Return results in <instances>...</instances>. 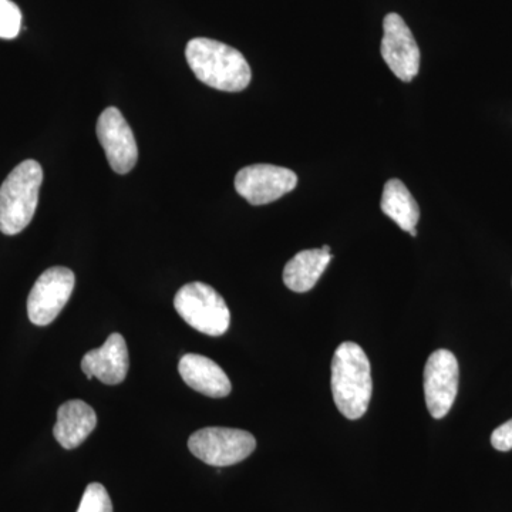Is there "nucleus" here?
<instances>
[{
	"label": "nucleus",
	"mask_w": 512,
	"mask_h": 512,
	"mask_svg": "<svg viewBox=\"0 0 512 512\" xmlns=\"http://www.w3.org/2000/svg\"><path fill=\"white\" fill-rule=\"evenodd\" d=\"M491 444L495 450L504 451V453L512 450V419L493 431Z\"/></svg>",
	"instance_id": "nucleus-18"
},
{
	"label": "nucleus",
	"mask_w": 512,
	"mask_h": 512,
	"mask_svg": "<svg viewBox=\"0 0 512 512\" xmlns=\"http://www.w3.org/2000/svg\"><path fill=\"white\" fill-rule=\"evenodd\" d=\"M333 400L340 414L349 420L365 416L372 399V367L362 346L343 342L332 360Z\"/></svg>",
	"instance_id": "nucleus-2"
},
{
	"label": "nucleus",
	"mask_w": 512,
	"mask_h": 512,
	"mask_svg": "<svg viewBox=\"0 0 512 512\" xmlns=\"http://www.w3.org/2000/svg\"><path fill=\"white\" fill-rule=\"evenodd\" d=\"M380 52L394 76L410 83L420 70V49L402 16L389 13L383 22Z\"/></svg>",
	"instance_id": "nucleus-9"
},
{
	"label": "nucleus",
	"mask_w": 512,
	"mask_h": 512,
	"mask_svg": "<svg viewBox=\"0 0 512 512\" xmlns=\"http://www.w3.org/2000/svg\"><path fill=\"white\" fill-rule=\"evenodd\" d=\"M97 426L96 412L83 400H70L60 406L53 434L66 450L82 446Z\"/></svg>",
	"instance_id": "nucleus-13"
},
{
	"label": "nucleus",
	"mask_w": 512,
	"mask_h": 512,
	"mask_svg": "<svg viewBox=\"0 0 512 512\" xmlns=\"http://www.w3.org/2000/svg\"><path fill=\"white\" fill-rule=\"evenodd\" d=\"M185 57L197 79L212 89L238 93L251 83V67L244 55L218 40L207 37L190 40Z\"/></svg>",
	"instance_id": "nucleus-1"
},
{
	"label": "nucleus",
	"mask_w": 512,
	"mask_h": 512,
	"mask_svg": "<svg viewBox=\"0 0 512 512\" xmlns=\"http://www.w3.org/2000/svg\"><path fill=\"white\" fill-rule=\"evenodd\" d=\"M22 28V12L12 0H0V39H15Z\"/></svg>",
	"instance_id": "nucleus-17"
},
{
	"label": "nucleus",
	"mask_w": 512,
	"mask_h": 512,
	"mask_svg": "<svg viewBox=\"0 0 512 512\" xmlns=\"http://www.w3.org/2000/svg\"><path fill=\"white\" fill-rule=\"evenodd\" d=\"M333 255L329 245L318 249H305L293 256L284 269L286 288L296 293L311 291L326 271Z\"/></svg>",
	"instance_id": "nucleus-14"
},
{
	"label": "nucleus",
	"mask_w": 512,
	"mask_h": 512,
	"mask_svg": "<svg viewBox=\"0 0 512 512\" xmlns=\"http://www.w3.org/2000/svg\"><path fill=\"white\" fill-rule=\"evenodd\" d=\"M174 308L192 329L208 336H222L231 323L227 302L212 286L202 282L184 285L174 298Z\"/></svg>",
	"instance_id": "nucleus-4"
},
{
	"label": "nucleus",
	"mask_w": 512,
	"mask_h": 512,
	"mask_svg": "<svg viewBox=\"0 0 512 512\" xmlns=\"http://www.w3.org/2000/svg\"><path fill=\"white\" fill-rule=\"evenodd\" d=\"M460 367L450 350L431 353L424 367V396L431 417L443 419L450 412L458 393Z\"/></svg>",
	"instance_id": "nucleus-7"
},
{
	"label": "nucleus",
	"mask_w": 512,
	"mask_h": 512,
	"mask_svg": "<svg viewBox=\"0 0 512 512\" xmlns=\"http://www.w3.org/2000/svg\"><path fill=\"white\" fill-rule=\"evenodd\" d=\"M298 185V175L285 167L254 164L242 168L235 177V190L251 205L271 204Z\"/></svg>",
	"instance_id": "nucleus-8"
},
{
	"label": "nucleus",
	"mask_w": 512,
	"mask_h": 512,
	"mask_svg": "<svg viewBox=\"0 0 512 512\" xmlns=\"http://www.w3.org/2000/svg\"><path fill=\"white\" fill-rule=\"evenodd\" d=\"M130 359L126 339L120 333H111L99 349L90 350L82 359L84 375L97 377L107 386H116L126 380Z\"/></svg>",
	"instance_id": "nucleus-11"
},
{
	"label": "nucleus",
	"mask_w": 512,
	"mask_h": 512,
	"mask_svg": "<svg viewBox=\"0 0 512 512\" xmlns=\"http://www.w3.org/2000/svg\"><path fill=\"white\" fill-rule=\"evenodd\" d=\"M178 372L192 390L204 396L222 399L231 393L232 386L227 373L208 357L188 353L181 357Z\"/></svg>",
	"instance_id": "nucleus-12"
},
{
	"label": "nucleus",
	"mask_w": 512,
	"mask_h": 512,
	"mask_svg": "<svg viewBox=\"0 0 512 512\" xmlns=\"http://www.w3.org/2000/svg\"><path fill=\"white\" fill-rule=\"evenodd\" d=\"M97 138L114 173L128 174L133 170L138 160L136 137L119 109L109 107L100 114Z\"/></svg>",
	"instance_id": "nucleus-10"
},
{
	"label": "nucleus",
	"mask_w": 512,
	"mask_h": 512,
	"mask_svg": "<svg viewBox=\"0 0 512 512\" xmlns=\"http://www.w3.org/2000/svg\"><path fill=\"white\" fill-rule=\"evenodd\" d=\"M77 512H113L110 495L100 483L87 485Z\"/></svg>",
	"instance_id": "nucleus-16"
},
{
	"label": "nucleus",
	"mask_w": 512,
	"mask_h": 512,
	"mask_svg": "<svg viewBox=\"0 0 512 512\" xmlns=\"http://www.w3.org/2000/svg\"><path fill=\"white\" fill-rule=\"evenodd\" d=\"M43 183L42 165L35 160L20 163L0 187V232L16 235L35 217Z\"/></svg>",
	"instance_id": "nucleus-3"
},
{
	"label": "nucleus",
	"mask_w": 512,
	"mask_h": 512,
	"mask_svg": "<svg viewBox=\"0 0 512 512\" xmlns=\"http://www.w3.org/2000/svg\"><path fill=\"white\" fill-rule=\"evenodd\" d=\"M188 448L192 456L212 467H229L251 456L255 437L245 430L207 427L191 434Z\"/></svg>",
	"instance_id": "nucleus-5"
},
{
	"label": "nucleus",
	"mask_w": 512,
	"mask_h": 512,
	"mask_svg": "<svg viewBox=\"0 0 512 512\" xmlns=\"http://www.w3.org/2000/svg\"><path fill=\"white\" fill-rule=\"evenodd\" d=\"M74 284H76V276L72 269L53 266L43 272L29 293L30 322L36 326L50 325L69 302Z\"/></svg>",
	"instance_id": "nucleus-6"
},
{
	"label": "nucleus",
	"mask_w": 512,
	"mask_h": 512,
	"mask_svg": "<svg viewBox=\"0 0 512 512\" xmlns=\"http://www.w3.org/2000/svg\"><path fill=\"white\" fill-rule=\"evenodd\" d=\"M380 208L384 215L399 225V228L409 232L412 237H416L420 208L417 201L414 200L412 192L403 184V181L393 178L384 184Z\"/></svg>",
	"instance_id": "nucleus-15"
}]
</instances>
